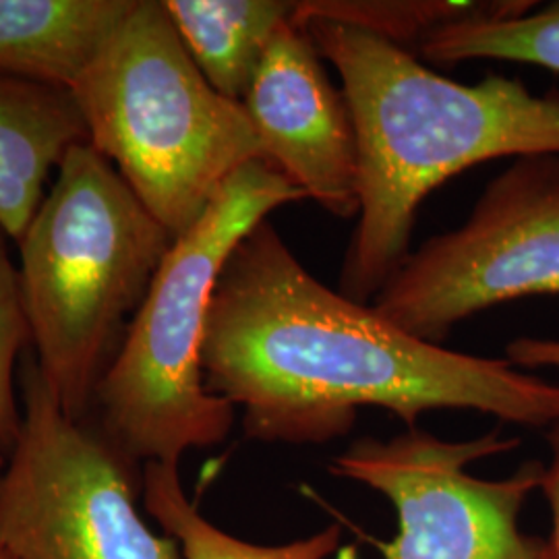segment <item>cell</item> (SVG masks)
Wrapping results in <instances>:
<instances>
[{"mask_svg": "<svg viewBox=\"0 0 559 559\" xmlns=\"http://www.w3.org/2000/svg\"><path fill=\"white\" fill-rule=\"evenodd\" d=\"M201 367L205 388L242 411L245 436L265 443L338 440L360 408L390 411L406 429L448 408L524 427L559 419L558 383L406 334L316 278L270 218L222 270Z\"/></svg>", "mask_w": 559, "mask_h": 559, "instance_id": "6da1fadb", "label": "cell"}, {"mask_svg": "<svg viewBox=\"0 0 559 559\" xmlns=\"http://www.w3.org/2000/svg\"><path fill=\"white\" fill-rule=\"evenodd\" d=\"M295 23V21H293ZM338 71L359 143L360 210L338 290L371 302L411 255L420 203L498 158L559 154V90L489 73L464 85L408 48L338 21L295 23Z\"/></svg>", "mask_w": 559, "mask_h": 559, "instance_id": "7a4b0ae2", "label": "cell"}, {"mask_svg": "<svg viewBox=\"0 0 559 559\" xmlns=\"http://www.w3.org/2000/svg\"><path fill=\"white\" fill-rule=\"evenodd\" d=\"M173 240L87 141L64 154L17 245L29 342L71 419L90 417Z\"/></svg>", "mask_w": 559, "mask_h": 559, "instance_id": "3957f363", "label": "cell"}, {"mask_svg": "<svg viewBox=\"0 0 559 559\" xmlns=\"http://www.w3.org/2000/svg\"><path fill=\"white\" fill-rule=\"evenodd\" d=\"M299 200L302 191L270 162H249L173 240L92 406L96 427L129 459L179 464L230 433L235 406L205 388L201 367L210 302L240 240Z\"/></svg>", "mask_w": 559, "mask_h": 559, "instance_id": "277c9868", "label": "cell"}, {"mask_svg": "<svg viewBox=\"0 0 559 559\" xmlns=\"http://www.w3.org/2000/svg\"><path fill=\"white\" fill-rule=\"evenodd\" d=\"M69 92L87 143L173 239L242 166L265 160L245 106L201 75L162 0H133Z\"/></svg>", "mask_w": 559, "mask_h": 559, "instance_id": "5b68a950", "label": "cell"}, {"mask_svg": "<svg viewBox=\"0 0 559 559\" xmlns=\"http://www.w3.org/2000/svg\"><path fill=\"white\" fill-rule=\"evenodd\" d=\"M21 429L0 473V549L15 559H185L141 519L138 464L71 419L36 359L21 369Z\"/></svg>", "mask_w": 559, "mask_h": 559, "instance_id": "8992f818", "label": "cell"}, {"mask_svg": "<svg viewBox=\"0 0 559 559\" xmlns=\"http://www.w3.org/2000/svg\"><path fill=\"white\" fill-rule=\"evenodd\" d=\"M539 295H559V154L512 162L466 222L411 251L369 305L441 346L480 311Z\"/></svg>", "mask_w": 559, "mask_h": 559, "instance_id": "52a82bcc", "label": "cell"}, {"mask_svg": "<svg viewBox=\"0 0 559 559\" xmlns=\"http://www.w3.org/2000/svg\"><path fill=\"white\" fill-rule=\"evenodd\" d=\"M519 443L500 431L448 441L406 429L390 440L360 438L330 471L392 501L399 535L378 543L383 559H556L549 540L520 528L524 503L540 491L543 462L528 460L508 479L468 473L471 464L512 452Z\"/></svg>", "mask_w": 559, "mask_h": 559, "instance_id": "ba28073f", "label": "cell"}, {"mask_svg": "<svg viewBox=\"0 0 559 559\" xmlns=\"http://www.w3.org/2000/svg\"><path fill=\"white\" fill-rule=\"evenodd\" d=\"M242 106L265 160L305 200L342 221L359 218V143L353 115L302 27L293 21L280 27Z\"/></svg>", "mask_w": 559, "mask_h": 559, "instance_id": "9c48e42d", "label": "cell"}, {"mask_svg": "<svg viewBox=\"0 0 559 559\" xmlns=\"http://www.w3.org/2000/svg\"><path fill=\"white\" fill-rule=\"evenodd\" d=\"M87 141L69 90L0 73V224L20 240L64 154Z\"/></svg>", "mask_w": 559, "mask_h": 559, "instance_id": "30bf717a", "label": "cell"}, {"mask_svg": "<svg viewBox=\"0 0 559 559\" xmlns=\"http://www.w3.org/2000/svg\"><path fill=\"white\" fill-rule=\"evenodd\" d=\"M133 0H0V73L71 90Z\"/></svg>", "mask_w": 559, "mask_h": 559, "instance_id": "8fae6325", "label": "cell"}, {"mask_svg": "<svg viewBox=\"0 0 559 559\" xmlns=\"http://www.w3.org/2000/svg\"><path fill=\"white\" fill-rule=\"evenodd\" d=\"M201 75L228 100L242 104L276 32L293 21L284 0H162Z\"/></svg>", "mask_w": 559, "mask_h": 559, "instance_id": "7c38bea8", "label": "cell"}, {"mask_svg": "<svg viewBox=\"0 0 559 559\" xmlns=\"http://www.w3.org/2000/svg\"><path fill=\"white\" fill-rule=\"evenodd\" d=\"M143 506L177 539L185 559H328L338 547L340 526L286 545H255L237 539L203 519L179 479V464L147 462L143 468Z\"/></svg>", "mask_w": 559, "mask_h": 559, "instance_id": "4fadbf2b", "label": "cell"}, {"mask_svg": "<svg viewBox=\"0 0 559 559\" xmlns=\"http://www.w3.org/2000/svg\"><path fill=\"white\" fill-rule=\"evenodd\" d=\"M420 59L454 67L466 60H508L559 73V0L506 20L448 23L419 44Z\"/></svg>", "mask_w": 559, "mask_h": 559, "instance_id": "5bb4252c", "label": "cell"}, {"mask_svg": "<svg viewBox=\"0 0 559 559\" xmlns=\"http://www.w3.org/2000/svg\"><path fill=\"white\" fill-rule=\"evenodd\" d=\"M535 7L537 2L531 0H300L293 21L299 23L309 17L338 21L373 32L406 48V44L413 41L419 46L429 34L448 23L519 17Z\"/></svg>", "mask_w": 559, "mask_h": 559, "instance_id": "9a60e30c", "label": "cell"}, {"mask_svg": "<svg viewBox=\"0 0 559 559\" xmlns=\"http://www.w3.org/2000/svg\"><path fill=\"white\" fill-rule=\"evenodd\" d=\"M0 224V454L11 456L21 429V408L15 394V367L29 344V325L21 299L20 270H15L9 242Z\"/></svg>", "mask_w": 559, "mask_h": 559, "instance_id": "2e32d148", "label": "cell"}, {"mask_svg": "<svg viewBox=\"0 0 559 559\" xmlns=\"http://www.w3.org/2000/svg\"><path fill=\"white\" fill-rule=\"evenodd\" d=\"M506 359L519 369H559V340H512L506 346Z\"/></svg>", "mask_w": 559, "mask_h": 559, "instance_id": "e0dca14e", "label": "cell"}, {"mask_svg": "<svg viewBox=\"0 0 559 559\" xmlns=\"http://www.w3.org/2000/svg\"><path fill=\"white\" fill-rule=\"evenodd\" d=\"M549 464L543 471L540 491L551 510V537L549 545L554 549V556L559 559V419L549 427Z\"/></svg>", "mask_w": 559, "mask_h": 559, "instance_id": "ac0fdd59", "label": "cell"}, {"mask_svg": "<svg viewBox=\"0 0 559 559\" xmlns=\"http://www.w3.org/2000/svg\"><path fill=\"white\" fill-rule=\"evenodd\" d=\"M0 559H15V558H11V556H9V554H7V551H2V549H0Z\"/></svg>", "mask_w": 559, "mask_h": 559, "instance_id": "d6986e66", "label": "cell"}, {"mask_svg": "<svg viewBox=\"0 0 559 559\" xmlns=\"http://www.w3.org/2000/svg\"><path fill=\"white\" fill-rule=\"evenodd\" d=\"M4 464H7V459L0 454V473H2V468H4Z\"/></svg>", "mask_w": 559, "mask_h": 559, "instance_id": "ffe728a7", "label": "cell"}]
</instances>
